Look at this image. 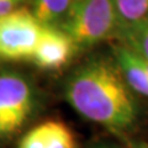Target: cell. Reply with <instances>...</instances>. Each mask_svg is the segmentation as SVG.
<instances>
[{
	"label": "cell",
	"mask_w": 148,
	"mask_h": 148,
	"mask_svg": "<svg viewBox=\"0 0 148 148\" xmlns=\"http://www.w3.org/2000/svg\"><path fill=\"white\" fill-rule=\"evenodd\" d=\"M135 95L112 58L89 59L64 84L66 100L75 112L115 132L128 131L137 122Z\"/></svg>",
	"instance_id": "6da1fadb"
},
{
	"label": "cell",
	"mask_w": 148,
	"mask_h": 148,
	"mask_svg": "<svg viewBox=\"0 0 148 148\" xmlns=\"http://www.w3.org/2000/svg\"><path fill=\"white\" fill-rule=\"evenodd\" d=\"M59 27L72 37L78 48L115 37L117 17L114 0H78Z\"/></svg>",
	"instance_id": "7a4b0ae2"
},
{
	"label": "cell",
	"mask_w": 148,
	"mask_h": 148,
	"mask_svg": "<svg viewBox=\"0 0 148 148\" xmlns=\"http://www.w3.org/2000/svg\"><path fill=\"white\" fill-rule=\"evenodd\" d=\"M36 106V89L25 74L0 71V140L17 135L29 122Z\"/></svg>",
	"instance_id": "3957f363"
},
{
	"label": "cell",
	"mask_w": 148,
	"mask_h": 148,
	"mask_svg": "<svg viewBox=\"0 0 148 148\" xmlns=\"http://www.w3.org/2000/svg\"><path fill=\"white\" fill-rule=\"evenodd\" d=\"M42 26L27 6H18L0 16V59L6 62L31 61Z\"/></svg>",
	"instance_id": "277c9868"
},
{
	"label": "cell",
	"mask_w": 148,
	"mask_h": 148,
	"mask_svg": "<svg viewBox=\"0 0 148 148\" xmlns=\"http://www.w3.org/2000/svg\"><path fill=\"white\" fill-rule=\"evenodd\" d=\"M79 49L72 37L59 26L43 25L31 62L42 71H59Z\"/></svg>",
	"instance_id": "5b68a950"
},
{
	"label": "cell",
	"mask_w": 148,
	"mask_h": 148,
	"mask_svg": "<svg viewBox=\"0 0 148 148\" xmlns=\"http://www.w3.org/2000/svg\"><path fill=\"white\" fill-rule=\"evenodd\" d=\"M16 148H77V141L68 125L47 120L29 130Z\"/></svg>",
	"instance_id": "8992f818"
},
{
	"label": "cell",
	"mask_w": 148,
	"mask_h": 148,
	"mask_svg": "<svg viewBox=\"0 0 148 148\" xmlns=\"http://www.w3.org/2000/svg\"><path fill=\"white\" fill-rule=\"evenodd\" d=\"M112 59L130 89L137 95L148 98L147 59L121 42L112 46Z\"/></svg>",
	"instance_id": "52a82bcc"
},
{
	"label": "cell",
	"mask_w": 148,
	"mask_h": 148,
	"mask_svg": "<svg viewBox=\"0 0 148 148\" xmlns=\"http://www.w3.org/2000/svg\"><path fill=\"white\" fill-rule=\"evenodd\" d=\"M73 4L74 0H30V10L42 25L61 26Z\"/></svg>",
	"instance_id": "ba28073f"
},
{
	"label": "cell",
	"mask_w": 148,
	"mask_h": 148,
	"mask_svg": "<svg viewBox=\"0 0 148 148\" xmlns=\"http://www.w3.org/2000/svg\"><path fill=\"white\" fill-rule=\"evenodd\" d=\"M115 37L148 61V15L136 24L117 30Z\"/></svg>",
	"instance_id": "9c48e42d"
},
{
	"label": "cell",
	"mask_w": 148,
	"mask_h": 148,
	"mask_svg": "<svg viewBox=\"0 0 148 148\" xmlns=\"http://www.w3.org/2000/svg\"><path fill=\"white\" fill-rule=\"evenodd\" d=\"M114 6L117 17V30L136 24L148 15V0H114Z\"/></svg>",
	"instance_id": "30bf717a"
},
{
	"label": "cell",
	"mask_w": 148,
	"mask_h": 148,
	"mask_svg": "<svg viewBox=\"0 0 148 148\" xmlns=\"http://www.w3.org/2000/svg\"><path fill=\"white\" fill-rule=\"evenodd\" d=\"M22 1L24 0H0V16H4L15 10Z\"/></svg>",
	"instance_id": "8fae6325"
},
{
	"label": "cell",
	"mask_w": 148,
	"mask_h": 148,
	"mask_svg": "<svg viewBox=\"0 0 148 148\" xmlns=\"http://www.w3.org/2000/svg\"><path fill=\"white\" fill-rule=\"evenodd\" d=\"M89 148H122L115 143H110V142H95L92 145L89 146Z\"/></svg>",
	"instance_id": "7c38bea8"
},
{
	"label": "cell",
	"mask_w": 148,
	"mask_h": 148,
	"mask_svg": "<svg viewBox=\"0 0 148 148\" xmlns=\"http://www.w3.org/2000/svg\"><path fill=\"white\" fill-rule=\"evenodd\" d=\"M130 148H148V142L146 141L130 142Z\"/></svg>",
	"instance_id": "4fadbf2b"
},
{
	"label": "cell",
	"mask_w": 148,
	"mask_h": 148,
	"mask_svg": "<svg viewBox=\"0 0 148 148\" xmlns=\"http://www.w3.org/2000/svg\"><path fill=\"white\" fill-rule=\"evenodd\" d=\"M75 1H78V0H74V3H75Z\"/></svg>",
	"instance_id": "5bb4252c"
}]
</instances>
